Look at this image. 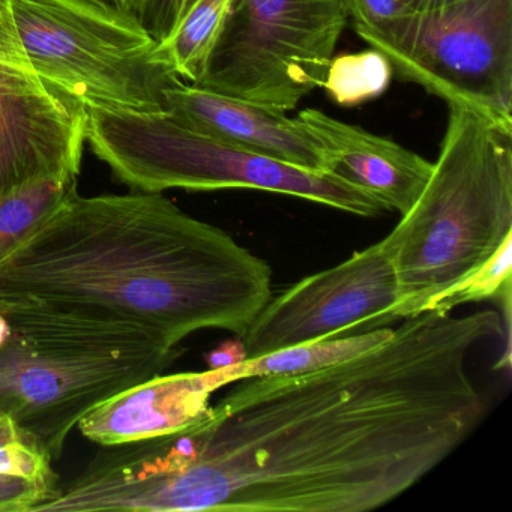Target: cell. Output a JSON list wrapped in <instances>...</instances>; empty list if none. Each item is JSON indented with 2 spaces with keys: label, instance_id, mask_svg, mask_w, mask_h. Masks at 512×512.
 Here are the masks:
<instances>
[{
  "label": "cell",
  "instance_id": "1",
  "mask_svg": "<svg viewBox=\"0 0 512 512\" xmlns=\"http://www.w3.org/2000/svg\"><path fill=\"white\" fill-rule=\"evenodd\" d=\"M494 310L427 311L347 361L238 380L178 433L104 446L74 478L86 512H367L406 493L478 427L473 349Z\"/></svg>",
  "mask_w": 512,
  "mask_h": 512
},
{
  "label": "cell",
  "instance_id": "2",
  "mask_svg": "<svg viewBox=\"0 0 512 512\" xmlns=\"http://www.w3.org/2000/svg\"><path fill=\"white\" fill-rule=\"evenodd\" d=\"M0 293L139 323L179 346L202 329L241 338L272 269L163 193L68 199L0 262Z\"/></svg>",
  "mask_w": 512,
  "mask_h": 512
},
{
  "label": "cell",
  "instance_id": "3",
  "mask_svg": "<svg viewBox=\"0 0 512 512\" xmlns=\"http://www.w3.org/2000/svg\"><path fill=\"white\" fill-rule=\"evenodd\" d=\"M178 346L139 323L32 296L0 293V415L53 461L83 416L163 374Z\"/></svg>",
  "mask_w": 512,
  "mask_h": 512
},
{
  "label": "cell",
  "instance_id": "4",
  "mask_svg": "<svg viewBox=\"0 0 512 512\" xmlns=\"http://www.w3.org/2000/svg\"><path fill=\"white\" fill-rule=\"evenodd\" d=\"M448 107L430 178L385 238L400 287L389 322L424 313L512 236V125Z\"/></svg>",
  "mask_w": 512,
  "mask_h": 512
},
{
  "label": "cell",
  "instance_id": "5",
  "mask_svg": "<svg viewBox=\"0 0 512 512\" xmlns=\"http://www.w3.org/2000/svg\"><path fill=\"white\" fill-rule=\"evenodd\" d=\"M86 142L122 184L137 191H268L358 217L386 211L334 173L314 172L200 133L163 112H88Z\"/></svg>",
  "mask_w": 512,
  "mask_h": 512
},
{
  "label": "cell",
  "instance_id": "6",
  "mask_svg": "<svg viewBox=\"0 0 512 512\" xmlns=\"http://www.w3.org/2000/svg\"><path fill=\"white\" fill-rule=\"evenodd\" d=\"M41 79L88 112H163L182 80L133 17L95 0H5Z\"/></svg>",
  "mask_w": 512,
  "mask_h": 512
},
{
  "label": "cell",
  "instance_id": "7",
  "mask_svg": "<svg viewBox=\"0 0 512 512\" xmlns=\"http://www.w3.org/2000/svg\"><path fill=\"white\" fill-rule=\"evenodd\" d=\"M347 20L343 0H232L197 86L289 112L322 88Z\"/></svg>",
  "mask_w": 512,
  "mask_h": 512
},
{
  "label": "cell",
  "instance_id": "8",
  "mask_svg": "<svg viewBox=\"0 0 512 512\" xmlns=\"http://www.w3.org/2000/svg\"><path fill=\"white\" fill-rule=\"evenodd\" d=\"M401 82L512 125V0H458L407 14L370 46Z\"/></svg>",
  "mask_w": 512,
  "mask_h": 512
},
{
  "label": "cell",
  "instance_id": "9",
  "mask_svg": "<svg viewBox=\"0 0 512 512\" xmlns=\"http://www.w3.org/2000/svg\"><path fill=\"white\" fill-rule=\"evenodd\" d=\"M400 299L385 239L269 298L241 340L244 359L356 329L382 328Z\"/></svg>",
  "mask_w": 512,
  "mask_h": 512
},
{
  "label": "cell",
  "instance_id": "10",
  "mask_svg": "<svg viewBox=\"0 0 512 512\" xmlns=\"http://www.w3.org/2000/svg\"><path fill=\"white\" fill-rule=\"evenodd\" d=\"M88 110L50 88L0 0V197L43 175L77 178Z\"/></svg>",
  "mask_w": 512,
  "mask_h": 512
},
{
  "label": "cell",
  "instance_id": "11",
  "mask_svg": "<svg viewBox=\"0 0 512 512\" xmlns=\"http://www.w3.org/2000/svg\"><path fill=\"white\" fill-rule=\"evenodd\" d=\"M239 362L200 373L157 374L98 404L77 428L103 448L178 433L206 415L218 389L241 380Z\"/></svg>",
  "mask_w": 512,
  "mask_h": 512
},
{
  "label": "cell",
  "instance_id": "12",
  "mask_svg": "<svg viewBox=\"0 0 512 512\" xmlns=\"http://www.w3.org/2000/svg\"><path fill=\"white\" fill-rule=\"evenodd\" d=\"M166 107L200 133L292 166L329 173L322 148L298 118L185 82L166 92Z\"/></svg>",
  "mask_w": 512,
  "mask_h": 512
},
{
  "label": "cell",
  "instance_id": "13",
  "mask_svg": "<svg viewBox=\"0 0 512 512\" xmlns=\"http://www.w3.org/2000/svg\"><path fill=\"white\" fill-rule=\"evenodd\" d=\"M319 143L328 172L376 197L386 211L404 215L424 190L433 163L398 145L316 109L298 116Z\"/></svg>",
  "mask_w": 512,
  "mask_h": 512
},
{
  "label": "cell",
  "instance_id": "14",
  "mask_svg": "<svg viewBox=\"0 0 512 512\" xmlns=\"http://www.w3.org/2000/svg\"><path fill=\"white\" fill-rule=\"evenodd\" d=\"M74 190V176L43 175L28 179L0 197V262L26 241Z\"/></svg>",
  "mask_w": 512,
  "mask_h": 512
},
{
  "label": "cell",
  "instance_id": "15",
  "mask_svg": "<svg viewBox=\"0 0 512 512\" xmlns=\"http://www.w3.org/2000/svg\"><path fill=\"white\" fill-rule=\"evenodd\" d=\"M394 329H367L361 334L338 335L326 340L310 341L277 350L257 358L242 359L241 380L248 377L266 376V374L302 373V371L319 370L328 365L347 361L353 356L361 355L367 350L382 344L391 337Z\"/></svg>",
  "mask_w": 512,
  "mask_h": 512
},
{
  "label": "cell",
  "instance_id": "16",
  "mask_svg": "<svg viewBox=\"0 0 512 512\" xmlns=\"http://www.w3.org/2000/svg\"><path fill=\"white\" fill-rule=\"evenodd\" d=\"M232 0H197L169 40L160 44L182 82L197 85L205 76Z\"/></svg>",
  "mask_w": 512,
  "mask_h": 512
},
{
  "label": "cell",
  "instance_id": "17",
  "mask_svg": "<svg viewBox=\"0 0 512 512\" xmlns=\"http://www.w3.org/2000/svg\"><path fill=\"white\" fill-rule=\"evenodd\" d=\"M392 77L388 59L371 49L332 58L322 88L340 106H358L380 97Z\"/></svg>",
  "mask_w": 512,
  "mask_h": 512
},
{
  "label": "cell",
  "instance_id": "18",
  "mask_svg": "<svg viewBox=\"0 0 512 512\" xmlns=\"http://www.w3.org/2000/svg\"><path fill=\"white\" fill-rule=\"evenodd\" d=\"M512 236H509L496 253L478 268L464 275L457 283L434 296L424 313L437 311L449 314L455 307L470 302L487 301L511 295Z\"/></svg>",
  "mask_w": 512,
  "mask_h": 512
},
{
  "label": "cell",
  "instance_id": "19",
  "mask_svg": "<svg viewBox=\"0 0 512 512\" xmlns=\"http://www.w3.org/2000/svg\"><path fill=\"white\" fill-rule=\"evenodd\" d=\"M52 461L11 416L0 415V475L25 479L59 494L61 482Z\"/></svg>",
  "mask_w": 512,
  "mask_h": 512
},
{
  "label": "cell",
  "instance_id": "20",
  "mask_svg": "<svg viewBox=\"0 0 512 512\" xmlns=\"http://www.w3.org/2000/svg\"><path fill=\"white\" fill-rule=\"evenodd\" d=\"M355 31L368 46L391 37L401 20L412 13L401 0H343Z\"/></svg>",
  "mask_w": 512,
  "mask_h": 512
},
{
  "label": "cell",
  "instance_id": "21",
  "mask_svg": "<svg viewBox=\"0 0 512 512\" xmlns=\"http://www.w3.org/2000/svg\"><path fill=\"white\" fill-rule=\"evenodd\" d=\"M58 491L41 487L25 479L0 475V512H40L52 502Z\"/></svg>",
  "mask_w": 512,
  "mask_h": 512
},
{
  "label": "cell",
  "instance_id": "22",
  "mask_svg": "<svg viewBox=\"0 0 512 512\" xmlns=\"http://www.w3.org/2000/svg\"><path fill=\"white\" fill-rule=\"evenodd\" d=\"M197 0H148L140 23L148 34L163 44L178 28Z\"/></svg>",
  "mask_w": 512,
  "mask_h": 512
},
{
  "label": "cell",
  "instance_id": "23",
  "mask_svg": "<svg viewBox=\"0 0 512 512\" xmlns=\"http://www.w3.org/2000/svg\"><path fill=\"white\" fill-rule=\"evenodd\" d=\"M242 359H244V349H242L241 340L236 343V346L230 343L224 344L206 356L209 368L227 367V365L236 364Z\"/></svg>",
  "mask_w": 512,
  "mask_h": 512
},
{
  "label": "cell",
  "instance_id": "24",
  "mask_svg": "<svg viewBox=\"0 0 512 512\" xmlns=\"http://www.w3.org/2000/svg\"><path fill=\"white\" fill-rule=\"evenodd\" d=\"M95 2L103 4L104 7L110 8V10L125 14V16L133 17V19L140 22V17H142L148 0H95Z\"/></svg>",
  "mask_w": 512,
  "mask_h": 512
},
{
  "label": "cell",
  "instance_id": "25",
  "mask_svg": "<svg viewBox=\"0 0 512 512\" xmlns=\"http://www.w3.org/2000/svg\"><path fill=\"white\" fill-rule=\"evenodd\" d=\"M410 11L421 13V11L437 10V8L448 7L458 0H401Z\"/></svg>",
  "mask_w": 512,
  "mask_h": 512
}]
</instances>
